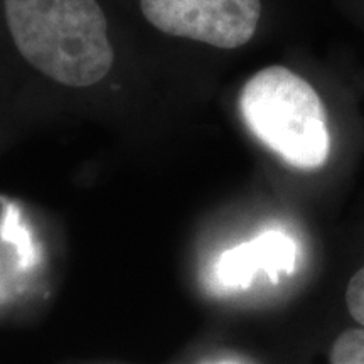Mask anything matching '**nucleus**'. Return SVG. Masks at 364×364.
<instances>
[{"mask_svg":"<svg viewBox=\"0 0 364 364\" xmlns=\"http://www.w3.org/2000/svg\"><path fill=\"white\" fill-rule=\"evenodd\" d=\"M140 7L162 33L221 49L250 43L262 17L260 0H140Z\"/></svg>","mask_w":364,"mask_h":364,"instance_id":"3","label":"nucleus"},{"mask_svg":"<svg viewBox=\"0 0 364 364\" xmlns=\"http://www.w3.org/2000/svg\"><path fill=\"white\" fill-rule=\"evenodd\" d=\"M329 361L331 364H364V327L339 334L332 344Z\"/></svg>","mask_w":364,"mask_h":364,"instance_id":"5","label":"nucleus"},{"mask_svg":"<svg viewBox=\"0 0 364 364\" xmlns=\"http://www.w3.org/2000/svg\"><path fill=\"white\" fill-rule=\"evenodd\" d=\"M245 125L287 164L311 171L331 152L324 103L314 86L285 66L263 68L241 88Z\"/></svg>","mask_w":364,"mask_h":364,"instance_id":"2","label":"nucleus"},{"mask_svg":"<svg viewBox=\"0 0 364 364\" xmlns=\"http://www.w3.org/2000/svg\"><path fill=\"white\" fill-rule=\"evenodd\" d=\"M346 304L354 321L364 327V267L354 273L346 290Z\"/></svg>","mask_w":364,"mask_h":364,"instance_id":"6","label":"nucleus"},{"mask_svg":"<svg viewBox=\"0 0 364 364\" xmlns=\"http://www.w3.org/2000/svg\"><path fill=\"white\" fill-rule=\"evenodd\" d=\"M215 364H240V363H233V361H221V363H215Z\"/></svg>","mask_w":364,"mask_h":364,"instance_id":"7","label":"nucleus"},{"mask_svg":"<svg viewBox=\"0 0 364 364\" xmlns=\"http://www.w3.org/2000/svg\"><path fill=\"white\" fill-rule=\"evenodd\" d=\"M22 58L56 83L86 88L113 66L107 19L97 0H6Z\"/></svg>","mask_w":364,"mask_h":364,"instance_id":"1","label":"nucleus"},{"mask_svg":"<svg viewBox=\"0 0 364 364\" xmlns=\"http://www.w3.org/2000/svg\"><path fill=\"white\" fill-rule=\"evenodd\" d=\"M297 262L299 247L292 236L270 230L223 252L213 265V275L221 289L245 290L258 275L277 284L282 275H292Z\"/></svg>","mask_w":364,"mask_h":364,"instance_id":"4","label":"nucleus"}]
</instances>
